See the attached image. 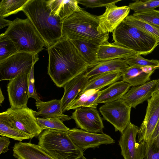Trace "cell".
I'll list each match as a JSON object with an SVG mask.
<instances>
[{
	"mask_svg": "<svg viewBox=\"0 0 159 159\" xmlns=\"http://www.w3.org/2000/svg\"><path fill=\"white\" fill-rule=\"evenodd\" d=\"M147 101L145 117L139 129L138 140L139 143H148L159 120V93L154 91Z\"/></svg>",
	"mask_w": 159,
	"mask_h": 159,
	"instance_id": "8fae6325",
	"label": "cell"
},
{
	"mask_svg": "<svg viewBox=\"0 0 159 159\" xmlns=\"http://www.w3.org/2000/svg\"><path fill=\"white\" fill-rule=\"evenodd\" d=\"M36 112L27 106L19 108L11 107L5 111L13 126L32 138L38 136L43 131L38 123Z\"/></svg>",
	"mask_w": 159,
	"mask_h": 159,
	"instance_id": "ba28073f",
	"label": "cell"
},
{
	"mask_svg": "<svg viewBox=\"0 0 159 159\" xmlns=\"http://www.w3.org/2000/svg\"><path fill=\"white\" fill-rule=\"evenodd\" d=\"M67 133L74 143L83 151L89 148L98 147L102 144H111L115 142L110 136L103 133H92L73 128L67 131Z\"/></svg>",
	"mask_w": 159,
	"mask_h": 159,
	"instance_id": "9a60e30c",
	"label": "cell"
},
{
	"mask_svg": "<svg viewBox=\"0 0 159 159\" xmlns=\"http://www.w3.org/2000/svg\"><path fill=\"white\" fill-rule=\"evenodd\" d=\"M51 12L63 21L82 9L77 0H47Z\"/></svg>",
	"mask_w": 159,
	"mask_h": 159,
	"instance_id": "603a6c76",
	"label": "cell"
},
{
	"mask_svg": "<svg viewBox=\"0 0 159 159\" xmlns=\"http://www.w3.org/2000/svg\"><path fill=\"white\" fill-rule=\"evenodd\" d=\"M135 17L146 21L159 29V10H152L134 13Z\"/></svg>",
	"mask_w": 159,
	"mask_h": 159,
	"instance_id": "e575fe53",
	"label": "cell"
},
{
	"mask_svg": "<svg viewBox=\"0 0 159 159\" xmlns=\"http://www.w3.org/2000/svg\"><path fill=\"white\" fill-rule=\"evenodd\" d=\"M157 81V80H154L141 85L133 87L121 98L128 106L135 108L138 105L152 97Z\"/></svg>",
	"mask_w": 159,
	"mask_h": 159,
	"instance_id": "2e32d148",
	"label": "cell"
},
{
	"mask_svg": "<svg viewBox=\"0 0 159 159\" xmlns=\"http://www.w3.org/2000/svg\"><path fill=\"white\" fill-rule=\"evenodd\" d=\"M137 54L134 51L114 43L108 42L100 45L98 59L99 61L125 59Z\"/></svg>",
	"mask_w": 159,
	"mask_h": 159,
	"instance_id": "ffe728a7",
	"label": "cell"
},
{
	"mask_svg": "<svg viewBox=\"0 0 159 159\" xmlns=\"http://www.w3.org/2000/svg\"><path fill=\"white\" fill-rule=\"evenodd\" d=\"M120 0H77L80 4L86 7L93 8L102 7H106L110 4L117 3Z\"/></svg>",
	"mask_w": 159,
	"mask_h": 159,
	"instance_id": "8d00e7d4",
	"label": "cell"
},
{
	"mask_svg": "<svg viewBox=\"0 0 159 159\" xmlns=\"http://www.w3.org/2000/svg\"><path fill=\"white\" fill-rule=\"evenodd\" d=\"M12 41L4 33L0 35V62L18 52Z\"/></svg>",
	"mask_w": 159,
	"mask_h": 159,
	"instance_id": "f546056e",
	"label": "cell"
},
{
	"mask_svg": "<svg viewBox=\"0 0 159 159\" xmlns=\"http://www.w3.org/2000/svg\"><path fill=\"white\" fill-rule=\"evenodd\" d=\"M38 145L54 159H80L83 151L68 136L67 131L43 130L38 136Z\"/></svg>",
	"mask_w": 159,
	"mask_h": 159,
	"instance_id": "8992f818",
	"label": "cell"
},
{
	"mask_svg": "<svg viewBox=\"0 0 159 159\" xmlns=\"http://www.w3.org/2000/svg\"><path fill=\"white\" fill-rule=\"evenodd\" d=\"M112 33L114 43L140 55L150 54L159 45V41L154 36L125 20Z\"/></svg>",
	"mask_w": 159,
	"mask_h": 159,
	"instance_id": "277c9868",
	"label": "cell"
},
{
	"mask_svg": "<svg viewBox=\"0 0 159 159\" xmlns=\"http://www.w3.org/2000/svg\"><path fill=\"white\" fill-rule=\"evenodd\" d=\"M128 6L134 13L149 11L159 7V0H136Z\"/></svg>",
	"mask_w": 159,
	"mask_h": 159,
	"instance_id": "d6a6232c",
	"label": "cell"
},
{
	"mask_svg": "<svg viewBox=\"0 0 159 159\" xmlns=\"http://www.w3.org/2000/svg\"><path fill=\"white\" fill-rule=\"evenodd\" d=\"M12 21L5 19L4 18L0 16V29L10 25L12 23Z\"/></svg>",
	"mask_w": 159,
	"mask_h": 159,
	"instance_id": "ab89813d",
	"label": "cell"
},
{
	"mask_svg": "<svg viewBox=\"0 0 159 159\" xmlns=\"http://www.w3.org/2000/svg\"><path fill=\"white\" fill-rule=\"evenodd\" d=\"M157 68L150 66H129L122 73L121 78L131 86L141 85L150 80L151 75Z\"/></svg>",
	"mask_w": 159,
	"mask_h": 159,
	"instance_id": "ac0fdd59",
	"label": "cell"
},
{
	"mask_svg": "<svg viewBox=\"0 0 159 159\" xmlns=\"http://www.w3.org/2000/svg\"><path fill=\"white\" fill-rule=\"evenodd\" d=\"M37 119L39 125L43 131L48 129L62 131H68L70 129L59 118H44L37 117Z\"/></svg>",
	"mask_w": 159,
	"mask_h": 159,
	"instance_id": "1f68e13d",
	"label": "cell"
},
{
	"mask_svg": "<svg viewBox=\"0 0 159 159\" xmlns=\"http://www.w3.org/2000/svg\"><path fill=\"white\" fill-rule=\"evenodd\" d=\"M131 86L130 84L122 80L111 84L107 88L100 91L94 105L97 106L99 103H108L121 98Z\"/></svg>",
	"mask_w": 159,
	"mask_h": 159,
	"instance_id": "7402d4cb",
	"label": "cell"
},
{
	"mask_svg": "<svg viewBox=\"0 0 159 159\" xmlns=\"http://www.w3.org/2000/svg\"><path fill=\"white\" fill-rule=\"evenodd\" d=\"M124 20L127 23L137 27L151 34L159 41V28L133 15L128 16Z\"/></svg>",
	"mask_w": 159,
	"mask_h": 159,
	"instance_id": "4dcf8cb0",
	"label": "cell"
},
{
	"mask_svg": "<svg viewBox=\"0 0 159 159\" xmlns=\"http://www.w3.org/2000/svg\"><path fill=\"white\" fill-rule=\"evenodd\" d=\"M48 73L56 85L67 82L90 68L72 41L62 37L48 48Z\"/></svg>",
	"mask_w": 159,
	"mask_h": 159,
	"instance_id": "6da1fadb",
	"label": "cell"
},
{
	"mask_svg": "<svg viewBox=\"0 0 159 159\" xmlns=\"http://www.w3.org/2000/svg\"><path fill=\"white\" fill-rule=\"evenodd\" d=\"M100 94L99 90H91L79 95L78 97L67 107L66 111L76 109L82 107L97 108L94 102Z\"/></svg>",
	"mask_w": 159,
	"mask_h": 159,
	"instance_id": "83f0119b",
	"label": "cell"
},
{
	"mask_svg": "<svg viewBox=\"0 0 159 159\" xmlns=\"http://www.w3.org/2000/svg\"><path fill=\"white\" fill-rule=\"evenodd\" d=\"M116 4L107 5L105 12L97 16L99 22L98 30L100 34L112 32L128 16L130 10L128 6L117 7Z\"/></svg>",
	"mask_w": 159,
	"mask_h": 159,
	"instance_id": "5bb4252c",
	"label": "cell"
},
{
	"mask_svg": "<svg viewBox=\"0 0 159 159\" xmlns=\"http://www.w3.org/2000/svg\"><path fill=\"white\" fill-rule=\"evenodd\" d=\"M129 66L122 59L101 61L89 69L85 75L90 78L100 74L111 71H118L122 73Z\"/></svg>",
	"mask_w": 159,
	"mask_h": 159,
	"instance_id": "cb8c5ba5",
	"label": "cell"
},
{
	"mask_svg": "<svg viewBox=\"0 0 159 159\" xmlns=\"http://www.w3.org/2000/svg\"><path fill=\"white\" fill-rule=\"evenodd\" d=\"M4 34L14 43L18 52L38 54L47 46L30 20L16 18Z\"/></svg>",
	"mask_w": 159,
	"mask_h": 159,
	"instance_id": "5b68a950",
	"label": "cell"
},
{
	"mask_svg": "<svg viewBox=\"0 0 159 159\" xmlns=\"http://www.w3.org/2000/svg\"><path fill=\"white\" fill-rule=\"evenodd\" d=\"M70 117L83 130L92 133H103L104 125L97 108L82 107L77 108Z\"/></svg>",
	"mask_w": 159,
	"mask_h": 159,
	"instance_id": "7c38bea8",
	"label": "cell"
},
{
	"mask_svg": "<svg viewBox=\"0 0 159 159\" xmlns=\"http://www.w3.org/2000/svg\"><path fill=\"white\" fill-rule=\"evenodd\" d=\"M22 11L48 48L62 38V21L51 11L47 0H28Z\"/></svg>",
	"mask_w": 159,
	"mask_h": 159,
	"instance_id": "7a4b0ae2",
	"label": "cell"
},
{
	"mask_svg": "<svg viewBox=\"0 0 159 159\" xmlns=\"http://www.w3.org/2000/svg\"><path fill=\"white\" fill-rule=\"evenodd\" d=\"M34 68V66H33L30 74L28 86V96L29 98H32L34 99L36 101H37L40 100V99L36 91L35 87Z\"/></svg>",
	"mask_w": 159,
	"mask_h": 159,
	"instance_id": "74e56055",
	"label": "cell"
},
{
	"mask_svg": "<svg viewBox=\"0 0 159 159\" xmlns=\"http://www.w3.org/2000/svg\"><path fill=\"white\" fill-rule=\"evenodd\" d=\"M159 136V120L154 131L151 141L155 139Z\"/></svg>",
	"mask_w": 159,
	"mask_h": 159,
	"instance_id": "60d3db41",
	"label": "cell"
},
{
	"mask_svg": "<svg viewBox=\"0 0 159 159\" xmlns=\"http://www.w3.org/2000/svg\"><path fill=\"white\" fill-rule=\"evenodd\" d=\"M13 156L17 159H54L38 145L20 142L13 146Z\"/></svg>",
	"mask_w": 159,
	"mask_h": 159,
	"instance_id": "d6986e66",
	"label": "cell"
},
{
	"mask_svg": "<svg viewBox=\"0 0 159 159\" xmlns=\"http://www.w3.org/2000/svg\"><path fill=\"white\" fill-rule=\"evenodd\" d=\"M9 139L4 136L0 137V154L5 153L8 150V147L10 143Z\"/></svg>",
	"mask_w": 159,
	"mask_h": 159,
	"instance_id": "f35d334b",
	"label": "cell"
},
{
	"mask_svg": "<svg viewBox=\"0 0 159 159\" xmlns=\"http://www.w3.org/2000/svg\"><path fill=\"white\" fill-rule=\"evenodd\" d=\"M71 41L90 68L99 62L98 56L100 45L79 40Z\"/></svg>",
	"mask_w": 159,
	"mask_h": 159,
	"instance_id": "484cf974",
	"label": "cell"
},
{
	"mask_svg": "<svg viewBox=\"0 0 159 159\" xmlns=\"http://www.w3.org/2000/svg\"><path fill=\"white\" fill-rule=\"evenodd\" d=\"M98 24L97 16L82 9L63 21L62 37L100 45L108 42L109 36L98 32Z\"/></svg>",
	"mask_w": 159,
	"mask_h": 159,
	"instance_id": "3957f363",
	"label": "cell"
},
{
	"mask_svg": "<svg viewBox=\"0 0 159 159\" xmlns=\"http://www.w3.org/2000/svg\"><path fill=\"white\" fill-rule=\"evenodd\" d=\"M4 99V97L3 95L1 89H0V103L1 105L2 103L3 102Z\"/></svg>",
	"mask_w": 159,
	"mask_h": 159,
	"instance_id": "7bdbcfd3",
	"label": "cell"
},
{
	"mask_svg": "<svg viewBox=\"0 0 159 159\" xmlns=\"http://www.w3.org/2000/svg\"><path fill=\"white\" fill-rule=\"evenodd\" d=\"M124 60L129 66H150L157 68L159 67V60L147 59L137 54Z\"/></svg>",
	"mask_w": 159,
	"mask_h": 159,
	"instance_id": "836d02e7",
	"label": "cell"
},
{
	"mask_svg": "<svg viewBox=\"0 0 159 159\" xmlns=\"http://www.w3.org/2000/svg\"><path fill=\"white\" fill-rule=\"evenodd\" d=\"M154 91H156L159 93V79L157 80Z\"/></svg>",
	"mask_w": 159,
	"mask_h": 159,
	"instance_id": "b9f144b4",
	"label": "cell"
},
{
	"mask_svg": "<svg viewBox=\"0 0 159 159\" xmlns=\"http://www.w3.org/2000/svg\"><path fill=\"white\" fill-rule=\"evenodd\" d=\"M28 0H2L0 2V16L4 18L22 11Z\"/></svg>",
	"mask_w": 159,
	"mask_h": 159,
	"instance_id": "f1b7e54d",
	"label": "cell"
},
{
	"mask_svg": "<svg viewBox=\"0 0 159 159\" xmlns=\"http://www.w3.org/2000/svg\"><path fill=\"white\" fill-rule=\"evenodd\" d=\"M131 109L120 98L104 104L99 110L104 119L114 126L115 131L122 133L131 123Z\"/></svg>",
	"mask_w": 159,
	"mask_h": 159,
	"instance_id": "9c48e42d",
	"label": "cell"
},
{
	"mask_svg": "<svg viewBox=\"0 0 159 159\" xmlns=\"http://www.w3.org/2000/svg\"><path fill=\"white\" fill-rule=\"evenodd\" d=\"M139 128L130 123L121 133L119 141L124 159H144L148 143L136 140Z\"/></svg>",
	"mask_w": 159,
	"mask_h": 159,
	"instance_id": "30bf717a",
	"label": "cell"
},
{
	"mask_svg": "<svg viewBox=\"0 0 159 159\" xmlns=\"http://www.w3.org/2000/svg\"><path fill=\"white\" fill-rule=\"evenodd\" d=\"M0 135L20 141L32 139L30 135L13 126L5 111L0 114Z\"/></svg>",
	"mask_w": 159,
	"mask_h": 159,
	"instance_id": "4316f807",
	"label": "cell"
},
{
	"mask_svg": "<svg viewBox=\"0 0 159 159\" xmlns=\"http://www.w3.org/2000/svg\"><path fill=\"white\" fill-rule=\"evenodd\" d=\"M30 72L20 74L9 80L7 89L11 107L19 108L27 106Z\"/></svg>",
	"mask_w": 159,
	"mask_h": 159,
	"instance_id": "4fadbf2b",
	"label": "cell"
},
{
	"mask_svg": "<svg viewBox=\"0 0 159 159\" xmlns=\"http://www.w3.org/2000/svg\"><path fill=\"white\" fill-rule=\"evenodd\" d=\"M80 159H87L85 158L84 156H83Z\"/></svg>",
	"mask_w": 159,
	"mask_h": 159,
	"instance_id": "ee69618b",
	"label": "cell"
},
{
	"mask_svg": "<svg viewBox=\"0 0 159 159\" xmlns=\"http://www.w3.org/2000/svg\"><path fill=\"white\" fill-rule=\"evenodd\" d=\"M122 77V73L118 71L108 72L95 75L89 80L84 89L79 95L91 90L101 89L117 82Z\"/></svg>",
	"mask_w": 159,
	"mask_h": 159,
	"instance_id": "d4e9b609",
	"label": "cell"
},
{
	"mask_svg": "<svg viewBox=\"0 0 159 159\" xmlns=\"http://www.w3.org/2000/svg\"><path fill=\"white\" fill-rule=\"evenodd\" d=\"M89 79L86 76L85 73H83L73 78L63 86L64 92L61 99L63 113L84 89Z\"/></svg>",
	"mask_w": 159,
	"mask_h": 159,
	"instance_id": "e0dca14e",
	"label": "cell"
},
{
	"mask_svg": "<svg viewBox=\"0 0 159 159\" xmlns=\"http://www.w3.org/2000/svg\"><path fill=\"white\" fill-rule=\"evenodd\" d=\"M39 59L38 54L20 52L0 62V81L9 80L20 74L30 72Z\"/></svg>",
	"mask_w": 159,
	"mask_h": 159,
	"instance_id": "52a82bcc",
	"label": "cell"
},
{
	"mask_svg": "<svg viewBox=\"0 0 159 159\" xmlns=\"http://www.w3.org/2000/svg\"><path fill=\"white\" fill-rule=\"evenodd\" d=\"M35 106L38 111H36L35 115L37 117L41 116L44 118H59L63 122L71 119L70 116L63 114L61 99H53L47 102L40 100L36 101Z\"/></svg>",
	"mask_w": 159,
	"mask_h": 159,
	"instance_id": "44dd1931",
	"label": "cell"
},
{
	"mask_svg": "<svg viewBox=\"0 0 159 159\" xmlns=\"http://www.w3.org/2000/svg\"><path fill=\"white\" fill-rule=\"evenodd\" d=\"M144 159H159V136L148 144Z\"/></svg>",
	"mask_w": 159,
	"mask_h": 159,
	"instance_id": "d590c367",
	"label": "cell"
}]
</instances>
